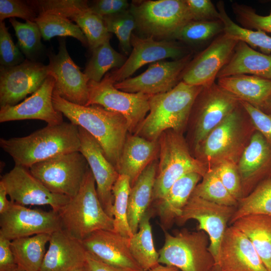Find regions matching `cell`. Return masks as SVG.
Here are the masks:
<instances>
[{
  "label": "cell",
  "mask_w": 271,
  "mask_h": 271,
  "mask_svg": "<svg viewBox=\"0 0 271 271\" xmlns=\"http://www.w3.org/2000/svg\"><path fill=\"white\" fill-rule=\"evenodd\" d=\"M55 108L72 123L90 133L102 148L105 156L117 170L122 149L127 136L128 125L120 114L97 105H80L60 97L54 90Z\"/></svg>",
  "instance_id": "6da1fadb"
},
{
  "label": "cell",
  "mask_w": 271,
  "mask_h": 271,
  "mask_svg": "<svg viewBox=\"0 0 271 271\" xmlns=\"http://www.w3.org/2000/svg\"><path fill=\"white\" fill-rule=\"evenodd\" d=\"M80 146L78 126L71 122L47 125L25 137L0 139L1 148L15 165L28 169L57 156L79 151Z\"/></svg>",
  "instance_id": "7a4b0ae2"
},
{
  "label": "cell",
  "mask_w": 271,
  "mask_h": 271,
  "mask_svg": "<svg viewBox=\"0 0 271 271\" xmlns=\"http://www.w3.org/2000/svg\"><path fill=\"white\" fill-rule=\"evenodd\" d=\"M203 87L181 81L170 91L151 95L149 111L134 134L157 141L164 131L179 132L187 121L194 102Z\"/></svg>",
  "instance_id": "3957f363"
},
{
  "label": "cell",
  "mask_w": 271,
  "mask_h": 271,
  "mask_svg": "<svg viewBox=\"0 0 271 271\" xmlns=\"http://www.w3.org/2000/svg\"><path fill=\"white\" fill-rule=\"evenodd\" d=\"M95 185L89 168L77 194L58 213L61 229L81 240L97 230H114L113 219L104 210Z\"/></svg>",
  "instance_id": "277c9868"
},
{
  "label": "cell",
  "mask_w": 271,
  "mask_h": 271,
  "mask_svg": "<svg viewBox=\"0 0 271 271\" xmlns=\"http://www.w3.org/2000/svg\"><path fill=\"white\" fill-rule=\"evenodd\" d=\"M159 162L155 181L153 201L163 198L174 183L183 176L196 173L202 177L208 168L190 154L183 137L168 130L158 139Z\"/></svg>",
  "instance_id": "5b68a950"
},
{
  "label": "cell",
  "mask_w": 271,
  "mask_h": 271,
  "mask_svg": "<svg viewBox=\"0 0 271 271\" xmlns=\"http://www.w3.org/2000/svg\"><path fill=\"white\" fill-rule=\"evenodd\" d=\"M129 10L136 29L147 37L160 40H172L179 29L193 21L185 0L135 1Z\"/></svg>",
  "instance_id": "8992f818"
},
{
  "label": "cell",
  "mask_w": 271,
  "mask_h": 271,
  "mask_svg": "<svg viewBox=\"0 0 271 271\" xmlns=\"http://www.w3.org/2000/svg\"><path fill=\"white\" fill-rule=\"evenodd\" d=\"M165 242L159 250V263L181 271H212L215 260L210 252L208 235L203 231L182 230L174 235L164 230Z\"/></svg>",
  "instance_id": "52a82bcc"
},
{
  "label": "cell",
  "mask_w": 271,
  "mask_h": 271,
  "mask_svg": "<svg viewBox=\"0 0 271 271\" xmlns=\"http://www.w3.org/2000/svg\"><path fill=\"white\" fill-rule=\"evenodd\" d=\"M89 168L83 155L76 151L37 163L29 170L50 191L71 198L79 191Z\"/></svg>",
  "instance_id": "ba28073f"
},
{
  "label": "cell",
  "mask_w": 271,
  "mask_h": 271,
  "mask_svg": "<svg viewBox=\"0 0 271 271\" xmlns=\"http://www.w3.org/2000/svg\"><path fill=\"white\" fill-rule=\"evenodd\" d=\"M114 84L108 74L99 82L90 80L86 106L97 105L121 114L127 121L128 132L134 133L149 111L151 95L126 92L116 88Z\"/></svg>",
  "instance_id": "9c48e42d"
},
{
  "label": "cell",
  "mask_w": 271,
  "mask_h": 271,
  "mask_svg": "<svg viewBox=\"0 0 271 271\" xmlns=\"http://www.w3.org/2000/svg\"><path fill=\"white\" fill-rule=\"evenodd\" d=\"M235 209L234 206L220 205L191 195L175 222L183 225L190 219L197 220V230L204 231L209 238L208 249L215 261L227 224Z\"/></svg>",
  "instance_id": "30bf717a"
},
{
  "label": "cell",
  "mask_w": 271,
  "mask_h": 271,
  "mask_svg": "<svg viewBox=\"0 0 271 271\" xmlns=\"http://www.w3.org/2000/svg\"><path fill=\"white\" fill-rule=\"evenodd\" d=\"M61 229L59 214L52 209H31L12 202L0 214V235L11 241Z\"/></svg>",
  "instance_id": "8fae6325"
},
{
  "label": "cell",
  "mask_w": 271,
  "mask_h": 271,
  "mask_svg": "<svg viewBox=\"0 0 271 271\" xmlns=\"http://www.w3.org/2000/svg\"><path fill=\"white\" fill-rule=\"evenodd\" d=\"M10 198L15 203L26 205H49L59 213L70 198L50 191L31 173L29 169L15 165L1 179Z\"/></svg>",
  "instance_id": "7c38bea8"
},
{
  "label": "cell",
  "mask_w": 271,
  "mask_h": 271,
  "mask_svg": "<svg viewBox=\"0 0 271 271\" xmlns=\"http://www.w3.org/2000/svg\"><path fill=\"white\" fill-rule=\"evenodd\" d=\"M47 55L49 75L55 81L54 90L68 101L86 106L89 80L71 59L65 39L59 40L57 54L49 51Z\"/></svg>",
  "instance_id": "4fadbf2b"
},
{
  "label": "cell",
  "mask_w": 271,
  "mask_h": 271,
  "mask_svg": "<svg viewBox=\"0 0 271 271\" xmlns=\"http://www.w3.org/2000/svg\"><path fill=\"white\" fill-rule=\"evenodd\" d=\"M192 59V54L171 61L152 63L140 75L114 84V87L128 93L154 95L168 92L181 79L183 72Z\"/></svg>",
  "instance_id": "5bb4252c"
},
{
  "label": "cell",
  "mask_w": 271,
  "mask_h": 271,
  "mask_svg": "<svg viewBox=\"0 0 271 271\" xmlns=\"http://www.w3.org/2000/svg\"><path fill=\"white\" fill-rule=\"evenodd\" d=\"M131 45L130 54L122 67L107 73L114 83L129 78L147 64L169 58L177 60L189 54L186 48L172 40L142 38L133 33Z\"/></svg>",
  "instance_id": "9a60e30c"
},
{
  "label": "cell",
  "mask_w": 271,
  "mask_h": 271,
  "mask_svg": "<svg viewBox=\"0 0 271 271\" xmlns=\"http://www.w3.org/2000/svg\"><path fill=\"white\" fill-rule=\"evenodd\" d=\"M49 75L48 65L27 59L14 66H1V107L18 104L37 91Z\"/></svg>",
  "instance_id": "2e32d148"
},
{
  "label": "cell",
  "mask_w": 271,
  "mask_h": 271,
  "mask_svg": "<svg viewBox=\"0 0 271 271\" xmlns=\"http://www.w3.org/2000/svg\"><path fill=\"white\" fill-rule=\"evenodd\" d=\"M238 42L223 33L191 60L183 72L181 81L190 85L203 87L213 84Z\"/></svg>",
  "instance_id": "e0dca14e"
},
{
  "label": "cell",
  "mask_w": 271,
  "mask_h": 271,
  "mask_svg": "<svg viewBox=\"0 0 271 271\" xmlns=\"http://www.w3.org/2000/svg\"><path fill=\"white\" fill-rule=\"evenodd\" d=\"M241 122L237 107L196 147L200 161L208 163L209 168L224 161L235 163L241 144Z\"/></svg>",
  "instance_id": "ac0fdd59"
},
{
  "label": "cell",
  "mask_w": 271,
  "mask_h": 271,
  "mask_svg": "<svg viewBox=\"0 0 271 271\" xmlns=\"http://www.w3.org/2000/svg\"><path fill=\"white\" fill-rule=\"evenodd\" d=\"M212 271H268L254 246L240 230L228 227Z\"/></svg>",
  "instance_id": "d6986e66"
},
{
  "label": "cell",
  "mask_w": 271,
  "mask_h": 271,
  "mask_svg": "<svg viewBox=\"0 0 271 271\" xmlns=\"http://www.w3.org/2000/svg\"><path fill=\"white\" fill-rule=\"evenodd\" d=\"M200 93L194 136L195 147L240 104L237 98L215 83L203 87Z\"/></svg>",
  "instance_id": "ffe728a7"
},
{
  "label": "cell",
  "mask_w": 271,
  "mask_h": 271,
  "mask_svg": "<svg viewBox=\"0 0 271 271\" xmlns=\"http://www.w3.org/2000/svg\"><path fill=\"white\" fill-rule=\"evenodd\" d=\"M78 128L81 143L79 152L86 159L93 175L98 197L104 210L113 218L112 188L119 174L97 141L82 127L78 126Z\"/></svg>",
  "instance_id": "44dd1931"
},
{
  "label": "cell",
  "mask_w": 271,
  "mask_h": 271,
  "mask_svg": "<svg viewBox=\"0 0 271 271\" xmlns=\"http://www.w3.org/2000/svg\"><path fill=\"white\" fill-rule=\"evenodd\" d=\"M54 78L49 75L40 87L23 101L14 106L1 107L0 122L25 119H38L47 125H56L63 121V114L53 103Z\"/></svg>",
  "instance_id": "7402d4cb"
},
{
  "label": "cell",
  "mask_w": 271,
  "mask_h": 271,
  "mask_svg": "<svg viewBox=\"0 0 271 271\" xmlns=\"http://www.w3.org/2000/svg\"><path fill=\"white\" fill-rule=\"evenodd\" d=\"M86 251L107 263L144 271L129 249V238L114 230L95 231L82 240Z\"/></svg>",
  "instance_id": "603a6c76"
},
{
  "label": "cell",
  "mask_w": 271,
  "mask_h": 271,
  "mask_svg": "<svg viewBox=\"0 0 271 271\" xmlns=\"http://www.w3.org/2000/svg\"><path fill=\"white\" fill-rule=\"evenodd\" d=\"M87 253L82 240L58 230L50 235L40 271H70L85 265Z\"/></svg>",
  "instance_id": "cb8c5ba5"
},
{
  "label": "cell",
  "mask_w": 271,
  "mask_h": 271,
  "mask_svg": "<svg viewBox=\"0 0 271 271\" xmlns=\"http://www.w3.org/2000/svg\"><path fill=\"white\" fill-rule=\"evenodd\" d=\"M158 141H153L136 134L127 135L120 155L117 171L127 176L131 187L159 153Z\"/></svg>",
  "instance_id": "d4e9b609"
},
{
  "label": "cell",
  "mask_w": 271,
  "mask_h": 271,
  "mask_svg": "<svg viewBox=\"0 0 271 271\" xmlns=\"http://www.w3.org/2000/svg\"><path fill=\"white\" fill-rule=\"evenodd\" d=\"M237 168L241 179L256 183V186L271 178V146L259 132L252 135Z\"/></svg>",
  "instance_id": "484cf974"
},
{
  "label": "cell",
  "mask_w": 271,
  "mask_h": 271,
  "mask_svg": "<svg viewBox=\"0 0 271 271\" xmlns=\"http://www.w3.org/2000/svg\"><path fill=\"white\" fill-rule=\"evenodd\" d=\"M202 177L199 174H187L176 181L166 195L156 201V209L163 230L169 229L180 216Z\"/></svg>",
  "instance_id": "4316f807"
},
{
  "label": "cell",
  "mask_w": 271,
  "mask_h": 271,
  "mask_svg": "<svg viewBox=\"0 0 271 271\" xmlns=\"http://www.w3.org/2000/svg\"><path fill=\"white\" fill-rule=\"evenodd\" d=\"M217 84L239 101L262 110L271 97V80L240 74L218 78Z\"/></svg>",
  "instance_id": "83f0119b"
},
{
  "label": "cell",
  "mask_w": 271,
  "mask_h": 271,
  "mask_svg": "<svg viewBox=\"0 0 271 271\" xmlns=\"http://www.w3.org/2000/svg\"><path fill=\"white\" fill-rule=\"evenodd\" d=\"M240 74L254 75L271 80V55L255 51L239 41L227 64L217 78Z\"/></svg>",
  "instance_id": "f1b7e54d"
},
{
  "label": "cell",
  "mask_w": 271,
  "mask_h": 271,
  "mask_svg": "<svg viewBox=\"0 0 271 271\" xmlns=\"http://www.w3.org/2000/svg\"><path fill=\"white\" fill-rule=\"evenodd\" d=\"M157 168L158 164L155 160L147 166L130 188L127 218L133 234L138 231L139 224L153 201Z\"/></svg>",
  "instance_id": "f546056e"
},
{
  "label": "cell",
  "mask_w": 271,
  "mask_h": 271,
  "mask_svg": "<svg viewBox=\"0 0 271 271\" xmlns=\"http://www.w3.org/2000/svg\"><path fill=\"white\" fill-rule=\"evenodd\" d=\"M249 239L268 271H271V216L250 214L232 223Z\"/></svg>",
  "instance_id": "4dcf8cb0"
},
{
  "label": "cell",
  "mask_w": 271,
  "mask_h": 271,
  "mask_svg": "<svg viewBox=\"0 0 271 271\" xmlns=\"http://www.w3.org/2000/svg\"><path fill=\"white\" fill-rule=\"evenodd\" d=\"M50 235L42 233L11 241V248L19 268L25 271H40Z\"/></svg>",
  "instance_id": "1f68e13d"
},
{
  "label": "cell",
  "mask_w": 271,
  "mask_h": 271,
  "mask_svg": "<svg viewBox=\"0 0 271 271\" xmlns=\"http://www.w3.org/2000/svg\"><path fill=\"white\" fill-rule=\"evenodd\" d=\"M152 212L148 210L142 218L138 231L129 238V249L144 271H149L159 263V253L154 246L152 226Z\"/></svg>",
  "instance_id": "d6a6232c"
},
{
  "label": "cell",
  "mask_w": 271,
  "mask_h": 271,
  "mask_svg": "<svg viewBox=\"0 0 271 271\" xmlns=\"http://www.w3.org/2000/svg\"><path fill=\"white\" fill-rule=\"evenodd\" d=\"M250 214L271 216V178L260 183L249 195L238 201L229 224Z\"/></svg>",
  "instance_id": "836d02e7"
},
{
  "label": "cell",
  "mask_w": 271,
  "mask_h": 271,
  "mask_svg": "<svg viewBox=\"0 0 271 271\" xmlns=\"http://www.w3.org/2000/svg\"><path fill=\"white\" fill-rule=\"evenodd\" d=\"M220 14V20L223 25V33L238 41L244 42L249 46L258 48L261 53L270 55L271 37L260 30H252L239 26L228 16L222 2L217 5Z\"/></svg>",
  "instance_id": "e575fe53"
},
{
  "label": "cell",
  "mask_w": 271,
  "mask_h": 271,
  "mask_svg": "<svg viewBox=\"0 0 271 271\" xmlns=\"http://www.w3.org/2000/svg\"><path fill=\"white\" fill-rule=\"evenodd\" d=\"M110 40L92 51L91 58L83 73L89 81L100 82L109 70L120 68L127 58L115 51L110 45Z\"/></svg>",
  "instance_id": "d590c367"
},
{
  "label": "cell",
  "mask_w": 271,
  "mask_h": 271,
  "mask_svg": "<svg viewBox=\"0 0 271 271\" xmlns=\"http://www.w3.org/2000/svg\"><path fill=\"white\" fill-rule=\"evenodd\" d=\"M131 185L129 178L119 175L112 188L113 203L112 214L114 231L130 238L133 233L129 227L128 218V202Z\"/></svg>",
  "instance_id": "8d00e7d4"
},
{
  "label": "cell",
  "mask_w": 271,
  "mask_h": 271,
  "mask_svg": "<svg viewBox=\"0 0 271 271\" xmlns=\"http://www.w3.org/2000/svg\"><path fill=\"white\" fill-rule=\"evenodd\" d=\"M35 22L45 41L57 36H70L79 40L84 46H88L86 38L81 29L67 18L52 14H42L38 15Z\"/></svg>",
  "instance_id": "74e56055"
},
{
  "label": "cell",
  "mask_w": 271,
  "mask_h": 271,
  "mask_svg": "<svg viewBox=\"0 0 271 271\" xmlns=\"http://www.w3.org/2000/svg\"><path fill=\"white\" fill-rule=\"evenodd\" d=\"M192 196L225 206L236 207L238 204V200L225 187L213 167L208 168Z\"/></svg>",
  "instance_id": "f35d334b"
},
{
  "label": "cell",
  "mask_w": 271,
  "mask_h": 271,
  "mask_svg": "<svg viewBox=\"0 0 271 271\" xmlns=\"http://www.w3.org/2000/svg\"><path fill=\"white\" fill-rule=\"evenodd\" d=\"M27 2L38 15L52 14L73 21L90 8L88 2L84 0H33Z\"/></svg>",
  "instance_id": "ab89813d"
},
{
  "label": "cell",
  "mask_w": 271,
  "mask_h": 271,
  "mask_svg": "<svg viewBox=\"0 0 271 271\" xmlns=\"http://www.w3.org/2000/svg\"><path fill=\"white\" fill-rule=\"evenodd\" d=\"M17 38V45L27 59L34 61V58L42 51L41 33L36 22L26 21L21 23L15 18H10Z\"/></svg>",
  "instance_id": "60d3db41"
},
{
  "label": "cell",
  "mask_w": 271,
  "mask_h": 271,
  "mask_svg": "<svg viewBox=\"0 0 271 271\" xmlns=\"http://www.w3.org/2000/svg\"><path fill=\"white\" fill-rule=\"evenodd\" d=\"M223 25L220 20L193 21L179 29L174 35L172 40H178L188 43H199L223 33Z\"/></svg>",
  "instance_id": "b9f144b4"
},
{
  "label": "cell",
  "mask_w": 271,
  "mask_h": 271,
  "mask_svg": "<svg viewBox=\"0 0 271 271\" xmlns=\"http://www.w3.org/2000/svg\"><path fill=\"white\" fill-rule=\"evenodd\" d=\"M86 38L88 46L92 51L110 39L102 17L92 12L90 8L75 20Z\"/></svg>",
  "instance_id": "7bdbcfd3"
},
{
  "label": "cell",
  "mask_w": 271,
  "mask_h": 271,
  "mask_svg": "<svg viewBox=\"0 0 271 271\" xmlns=\"http://www.w3.org/2000/svg\"><path fill=\"white\" fill-rule=\"evenodd\" d=\"M102 18L108 32L116 35L121 50L125 55L128 54L131 49L132 32L137 28L134 18L129 9Z\"/></svg>",
  "instance_id": "ee69618b"
},
{
  "label": "cell",
  "mask_w": 271,
  "mask_h": 271,
  "mask_svg": "<svg viewBox=\"0 0 271 271\" xmlns=\"http://www.w3.org/2000/svg\"><path fill=\"white\" fill-rule=\"evenodd\" d=\"M232 8L242 27L271 33V11L268 15L263 16L245 5L235 3L232 5Z\"/></svg>",
  "instance_id": "f6af8a7d"
},
{
  "label": "cell",
  "mask_w": 271,
  "mask_h": 271,
  "mask_svg": "<svg viewBox=\"0 0 271 271\" xmlns=\"http://www.w3.org/2000/svg\"><path fill=\"white\" fill-rule=\"evenodd\" d=\"M212 167L231 195L238 201L241 198V178L235 163L224 161Z\"/></svg>",
  "instance_id": "bcb514c9"
},
{
  "label": "cell",
  "mask_w": 271,
  "mask_h": 271,
  "mask_svg": "<svg viewBox=\"0 0 271 271\" xmlns=\"http://www.w3.org/2000/svg\"><path fill=\"white\" fill-rule=\"evenodd\" d=\"M25 59L15 45L4 21L0 23V62L2 66L11 67L23 63Z\"/></svg>",
  "instance_id": "7dc6e473"
},
{
  "label": "cell",
  "mask_w": 271,
  "mask_h": 271,
  "mask_svg": "<svg viewBox=\"0 0 271 271\" xmlns=\"http://www.w3.org/2000/svg\"><path fill=\"white\" fill-rule=\"evenodd\" d=\"M38 16L27 1L0 0V21L18 17L26 21L35 22Z\"/></svg>",
  "instance_id": "c3c4849f"
},
{
  "label": "cell",
  "mask_w": 271,
  "mask_h": 271,
  "mask_svg": "<svg viewBox=\"0 0 271 271\" xmlns=\"http://www.w3.org/2000/svg\"><path fill=\"white\" fill-rule=\"evenodd\" d=\"M240 103L249 115L256 131L259 132L271 146V115L247 102L240 101Z\"/></svg>",
  "instance_id": "681fc988"
},
{
  "label": "cell",
  "mask_w": 271,
  "mask_h": 271,
  "mask_svg": "<svg viewBox=\"0 0 271 271\" xmlns=\"http://www.w3.org/2000/svg\"><path fill=\"white\" fill-rule=\"evenodd\" d=\"M193 21L220 20L217 9L210 0H185Z\"/></svg>",
  "instance_id": "f907efd6"
},
{
  "label": "cell",
  "mask_w": 271,
  "mask_h": 271,
  "mask_svg": "<svg viewBox=\"0 0 271 271\" xmlns=\"http://www.w3.org/2000/svg\"><path fill=\"white\" fill-rule=\"evenodd\" d=\"M11 243V240L0 235V271H17L19 269Z\"/></svg>",
  "instance_id": "816d5d0a"
},
{
  "label": "cell",
  "mask_w": 271,
  "mask_h": 271,
  "mask_svg": "<svg viewBox=\"0 0 271 271\" xmlns=\"http://www.w3.org/2000/svg\"><path fill=\"white\" fill-rule=\"evenodd\" d=\"M86 266L88 271H139L104 262L87 252Z\"/></svg>",
  "instance_id": "f5cc1de1"
},
{
  "label": "cell",
  "mask_w": 271,
  "mask_h": 271,
  "mask_svg": "<svg viewBox=\"0 0 271 271\" xmlns=\"http://www.w3.org/2000/svg\"><path fill=\"white\" fill-rule=\"evenodd\" d=\"M91 10L101 17L112 15V0H98L90 6Z\"/></svg>",
  "instance_id": "db71d44e"
},
{
  "label": "cell",
  "mask_w": 271,
  "mask_h": 271,
  "mask_svg": "<svg viewBox=\"0 0 271 271\" xmlns=\"http://www.w3.org/2000/svg\"><path fill=\"white\" fill-rule=\"evenodd\" d=\"M8 194L5 188L0 182V214L5 212L11 204V201L7 198Z\"/></svg>",
  "instance_id": "11a10c76"
},
{
  "label": "cell",
  "mask_w": 271,
  "mask_h": 271,
  "mask_svg": "<svg viewBox=\"0 0 271 271\" xmlns=\"http://www.w3.org/2000/svg\"><path fill=\"white\" fill-rule=\"evenodd\" d=\"M129 6L128 2L126 0H112V15L126 11L128 10Z\"/></svg>",
  "instance_id": "9f6ffc18"
},
{
  "label": "cell",
  "mask_w": 271,
  "mask_h": 271,
  "mask_svg": "<svg viewBox=\"0 0 271 271\" xmlns=\"http://www.w3.org/2000/svg\"><path fill=\"white\" fill-rule=\"evenodd\" d=\"M149 271H181L176 267L159 264Z\"/></svg>",
  "instance_id": "6f0895ef"
},
{
  "label": "cell",
  "mask_w": 271,
  "mask_h": 271,
  "mask_svg": "<svg viewBox=\"0 0 271 271\" xmlns=\"http://www.w3.org/2000/svg\"><path fill=\"white\" fill-rule=\"evenodd\" d=\"M261 111L271 115V97L267 101L265 106Z\"/></svg>",
  "instance_id": "680465c9"
},
{
  "label": "cell",
  "mask_w": 271,
  "mask_h": 271,
  "mask_svg": "<svg viewBox=\"0 0 271 271\" xmlns=\"http://www.w3.org/2000/svg\"><path fill=\"white\" fill-rule=\"evenodd\" d=\"M70 271H88L85 265L75 268Z\"/></svg>",
  "instance_id": "91938a15"
},
{
  "label": "cell",
  "mask_w": 271,
  "mask_h": 271,
  "mask_svg": "<svg viewBox=\"0 0 271 271\" xmlns=\"http://www.w3.org/2000/svg\"><path fill=\"white\" fill-rule=\"evenodd\" d=\"M17 271H25V270L19 268V269L17 270Z\"/></svg>",
  "instance_id": "94428289"
}]
</instances>
